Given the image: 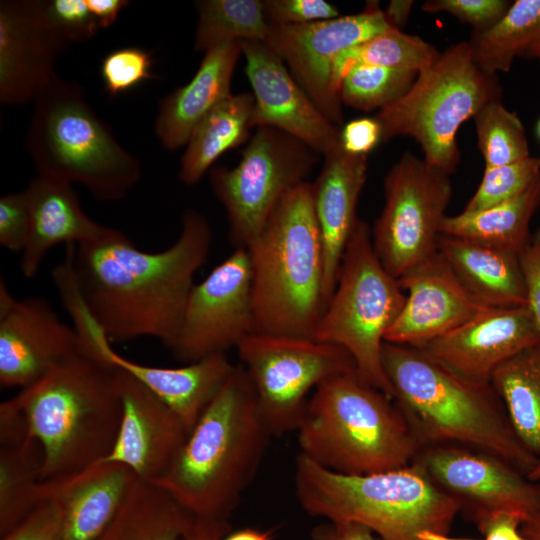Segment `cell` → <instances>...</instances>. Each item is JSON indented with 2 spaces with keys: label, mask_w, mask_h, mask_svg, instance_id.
I'll return each instance as SVG.
<instances>
[{
  "label": "cell",
  "mask_w": 540,
  "mask_h": 540,
  "mask_svg": "<svg viewBox=\"0 0 540 540\" xmlns=\"http://www.w3.org/2000/svg\"><path fill=\"white\" fill-rule=\"evenodd\" d=\"M382 142V130L377 120L362 117L348 122L340 129V145L352 155H366Z\"/></svg>",
  "instance_id": "cell-47"
},
{
  "label": "cell",
  "mask_w": 540,
  "mask_h": 540,
  "mask_svg": "<svg viewBox=\"0 0 540 540\" xmlns=\"http://www.w3.org/2000/svg\"><path fill=\"white\" fill-rule=\"evenodd\" d=\"M253 333L314 338L325 310L324 252L311 182L289 192L246 247Z\"/></svg>",
  "instance_id": "cell-5"
},
{
  "label": "cell",
  "mask_w": 540,
  "mask_h": 540,
  "mask_svg": "<svg viewBox=\"0 0 540 540\" xmlns=\"http://www.w3.org/2000/svg\"><path fill=\"white\" fill-rule=\"evenodd\" d=\"M25 149L38 175L79 183L103 202L123 199L141 177L139 160L97 116L83 87L57 74L33 102Z\"/></svg>",
  "instance_id": "cell-8"
},
{
  "label": "cell",
  "mask_w": 540,
  "mask_h": 540,
  "mask_svg": "<svg viewBox=\"0 0 540 540\" xmlns=\"http://www.w3.org/2000/svg\"><path fill=\"white\" fill-rule=\"evenodd\" d=\"M383 188L385 203L371 239L381 264L399 279L438 251L452 185L449 174L405 152Z\"/></svg>",
  "instance_id": "cell-13"
},
{
  "label": "cell",
  "mask_w": 540,
  "mask_h": 540,
  "mask_svg": "<svg viewBox=\"0 0 540 540\" xmlns=\"http://www.w3.org/2000/svg\"><path fill=\"white\" fill-rule=\"evenodd\" d=\"M117 378L121 422L103 460L122 464L138 480L154 483L169 471L189 431L172 408L130 374L118 369Z\"/></svg>",
  "instance_id": "cell-20"
},
{
  "label": "cell",
  "mask_w": 540,
  "mask_h": 540,
  "mask_svg": "<svg viewBox=\"0 0 540 540\" xmlns=\"http://www.w3.org/2000/svg\"><path fill=\"white\" fill-rule=\"evenodd\" d=\"M81 341L86 354L127 372L164 401L189 432L235 367L226 354L208 356L176 368L144 365L117 353L100 326Z\"/></svg>",
  "instance_id": "cell-23"
},
{
  "label": "cell",
  "mask_w": 540,
  "mask_h": 540,
  "mask_svg": "<svg viewBox=\"0 0 540 540\" xmlns=\"http://www.w3.org/2000/svg\"><path fill=\"white\" fill-rule=\"evenodd\" d=\"M418 537L420 540H483V539L451 537L449 534H442V533H437V532L429 531V530L422 531Z\"/></svg>",
  "instance_id": "cell-56"
},
{
  "label": "cell",
  "mask_w": 540,
  "mask_h": 540,
  "mask_svg": "<svg viewBox=\"0 0 540 540\" xmlns=\"http://www.w3.org/2000/svg\"><path fill=\"white\" fill-rule=\"evenodd\" d=\"M540 344L528 305L492 308L421 347L469 380L490 383L493 373L522 351Z\"/></svg>",
  "instance_id": "cell-22"
},
{
  "label": "cell",
  "mask_w": 540,
  "mask_h": 540,
  "mask_svg": "<svg viewBox=\"0 0 540 540\" xmlns=\"http://www.w3.org/2000/svg\"><path fill=\"white\" fill-rule=\"evenodd\" d=\"M490 383L524 447L540 457V344L502 364Z\"/></svg>",
  "instance_id": "cell-33"
},
{
  "label": "cell",
  "mask_w": 540,
  "mask_h": 540,
  "mask_svg": "<svg viewBox=\"0 0 540 540\" xmlns=\"http://www.w3.org/2000/svg\"><path fill=\"white\" fill-rule=\"evenodd\" d=\"M197 11L194 46L198 51L234 42L266 43L269 37L264 0H203L197 2Z\"/></svg>",
  "instance_id": "cell-35"
},
{
  "label": "cell",
  "mask_w": 540,
  "mask_h": 540,
  "mask_svg": "<svg viewBox=\"0 0 540 540\" xmlns=\"http://www.w3.org/2000/svg\"><path fill=\"white\" fill-rule=\"evenodd\" d=\"M391 29L378 2L369 1L356 14L302 25L271 26L266 44L281 57L320 112L340 127L342 102L332 87L336 57Z\"/></svg>",
  "instance_id": "cell-15"
},
{
  "label": "cell",
  "mask_w": 540,
  "mask_h": 540,
  "mask_svg": "<svg viewBox=\"0 0 540 540\" xmlns=\"http://www.w3.org/2000/svg\"><path fill=\"white\" fill-rule=\"evenodd\" d=\"M539 177V158L532 156L507 165L485 167L482 180L463 212L482 211L514 198Z\"/></svg>",
  "instance_id": "cell-39"
},
{
  "label": "cell",
  "mask_w": 540,
  "mask_h": 540,
  "mask_svg": "<svg viewBox=\"0 0 540 540\" xmlns=\"http://www.w3.org/2000/svg\"><path fill=\"white\" fill-rule=\"evenodd\" d=\"M271 437L252 381L241 364L235 365L169 471L152 484L195 519L230 521Z\"/></svg>",
  "instance_id": "cell-2"
},
{
  "label": "cell",
  "mask_w": 540,
  "mask_h": 540,
  "mask_svg": "<svg viewBox=\"0 0 540 540\" xmlns=\"http://www.w3.org/2000/svg\"><path fill=\"white\" fill-rule=\"evenodd\" d=\"M253 331L250 258L246 248H235L194 284L169 349L177 361L188 364L226 354Z\"/></svg>",
  "instance_id": "cell-14"
},
{
  "label": "cell",
  "mask_w": 540,
  "mask_h": 540,
  "mask_svg": "<svg viewBox=\"0 0 540 540\" xmlns=\"http://www.w3.org/2000/svg\"><path fill=\"white\" fill-rule=\"evenodd\" d=\"M294 485L307 514L361 524L381 540H420L424 530L449 534L462 509L414 462L355 476L329 471L298 454Z\"/></svg>",
  "instance_id": "cell-7"
},
{
  "label": "cell",
  "mask_w": 540,
  "mask_h": 540,
  "mask_svg": "<svg viewBox=\"0 0 540 540\" xmlns=\"http://www.w3.org/2000/svg\"><path fill=\"white\" fill-rule=\"evenodd\" d=\"M73 327L41 297L16 299L0 283V386L24 389L83 354Z\"/></svg>",
  "instance_id": "cell-17"
},
{
  "label": "cell",
  "mask_w": 540,
  "mask_h": 540,
  "mask_svg": "<svg viewBox=\"0 0 540 540\" xmlns=\"http://www.w3.org/2000/svg\"><path fill=\"white\" fill-rule=\"evenodd\" d=\"M368 172L366 155H352L341 145L324 154L312 198L324 252L323 293L328 304L348 241L358 222L357 204Z\"/></svg>",
  "instance_id": "cell-24"
},
{
  "label": "cell",
  "mask_w": 540,
  "mask_h": 540,
  "mask_svg": "<svg viewBox=\"0 0 540 540\" xmlns=\"http://www.w3.org/2000/svg\"><path fill=\"white\" fill-rule=\"evenodd\" d=\"M393 401L422 445H456L505 460L526 476L538 458L517 437L491 383L469 380L420 348L384 342Z\"/></svg>",
  "instance_id": "cell-3"
},
{
  "label": "cell",
  "mask_w": 540,
  "mask_h": 540,
  "mask_svg": "<svg viewBox=\"0 0 540 540\" xmlns=\"http://www.w3.org/2000/svg\"><path fill=\"white\" fill-rule=\"evenodd\" d=\"M195 518L158 486L137 478L96 540H180Z\"/></svg>",
  "instance_id": "cell-31"
},
{
  "label": "cell",
  "mask_w": 540,
  "mask_h": 540,
  "mask_svg": "<svg viewBox=\"0 0 540 540\" xmlns=\"http://www.w3.org/2000/svg\"><path fill=\"white\" fill-rule=\"evenodd\" d=\"M24 194L29 231L21 253L20 270L25 278H33L38 273L45 256L56 245L95 241L110 230L85 214L71 183L37 174Z\"/></svg>",
  "instance_id": "cell-26"
},
{
  "label": "cell",
  "mask_w": 540,
  "mask_h": 540,
  "mask_svg": "<svg viewBox=\"0 0 540 540\" xmlns=\"http://www.w3.org/2000/svg\"><path fill=\"white\" fill-rule=\"evenodd\" d=\"M43 454L32 436L0 445V536L26 518L42 501Z\"/></svg>",
  "instance_id": "cell-34"
},
{
  "label": "cell",
  "mask_w": 540,
  "mask_h": 540,
  "mask_svg": "<svg viewBox=\"0 0 540 540\" xmlns=\"http://www.w3.org/2000/svg\"><path fill=\"white\" fill-rule=\"evenodd\" d=\"M519 260L526 286L527 305L540 333V227L531 233Z\"/></svg>",
  "instance_id": "cell-46"
},
{
  "label": "cell",
  "mask_w": 540,
  "mask_h": 540,
  "mask_svg": "<svg viewBox=\"0 0 540 540\" xmlns=\"http://www.w3.org/2000/svg\"><path fill=\"white\" fill-rule=\"evenodd\" d=\"M536 135L538 137V139L540 140V117L536 123Z\"/></svg>",
  "instance_id": "cell-58"
},
{
  "label": "cell",
  "mask_w": 540,
  "mask_h": 540,
  "mask_svg": "<svg viewBox=\"0 0 540 540\" xmlns=\"http://www.w3.org/2000/svg\"><path fill=\"white\" fill-rule=\"evenodd\" d=\"M539 163H540V158H539Z\"/></svg>",
  "instance_id": "cell-59"
},
{
  "label": "cell",
  "mask_w": 540,
  "mask_h": 540,
  "mask_svg": "<svg viewBox=\"0 0 540 540\" xmlns=\"http://www.w3.org/2000/svg\"><path fill=\"white\" fill-rule=\"evenodd\" d=\"M231 530L230 521L195 519L180 540H222Z\"/></svg>",
  "instance_id": "cell-51"
},
{
  "label": "cell",
  "mask_w": 540,
  "mask_h": 540,
  "mask_svg": "<svg viewBox=\"0 0 540 540\" xmlns=\"http://www.w3.org/2000/svg\"><path fill=\"white\" fill-rule=\"evenodd\" d=\"M45 6L50 19L69 43L88 41L100 29L85 0H49L45 1Z\"/></svg>",
  "instance_id": "cell-42"
},
{
  "label": "cell",
  "mask_w": 540,
  "mask_h": 540,
  "mask_svg": "<svg viewBox=\"0 0 540 540\" xmlns=\"http://www.w3.org/2000/svg\"><path fill=\"white\" fill-rule=\"evenodd\" d=\"M483 540H528L520 531L523 519L504 511L479 512L472 515Z\"/></svg>",
  "instance_id": "cell-48"
},
{
  "label": "cell",
  "mask_w": 540,
  "mask_h": 540,
  "mask_svg": "<svg viewBox=\"0 0 540 540\" xmlns=\"http://www.w3.org/2000/svg\"><path fill=\"white\" fill-rule=\"evenodd\" d=\"M31 437L26 416L15 397L0 404V445L19 444Z\"/></svg>",
  "instance_id": "cell-49"
},
{
  "label": "cell",
  "mask_w": 540,
  "mask_h": 540,
  "mask_svg": "<svg viewBox=\"0 0 540 540\" xmlns=\"http://www.w3.org/2000/svg\"><path fill=\"white\" fill-rule=\"evenodd\" d=\"M29 231V211L24 191L0 198V244L12 252H23Z\"/></svg>",
  "instance_id": "cell-45"
},
{
  "label": "cell",
  "mask_w": 540,
  "mask_h": 540,
  "mask_svg": "<svg viewBox=\"0 0 540 540\" xmlns=\"http://www.w3.org/2000/svg\"><path fill=\"white\" fill-rule=\"evenodd\" d=\"M405 300L398 279L384 268L374 251L371 228L359 219L314 338L346 349L359 378L392 400L394 393L383 368L382 347L385 333Z\"/></svg>",
  "instance_id": "cell-10"
},
{
  "label": "cell",
  "mask_w": 540,
  "mask_h": 540,
  "mask_svg": "<svg viewBox=\"0 0 540 540\" xmlns=\"http://www.w3.org/2000/svg\"><path fill=\"white\" fill-rule=\"evenodd\" d=\"M473 118L485 167L507 165L531 156L522 121L501 100L488 103Z\"/></svg>",
  "instance_id": "cell-37"
},
{
  "label": "cell",
  "mask_w": 540,
  "mask_h": 540,
  "mask_svg": "<svg viewBox=\"0 0 540 540\" xmlns=\"http://www.w3.org/2000/svg\"><path fill=\"white\" fill-rule=\"evenodd\" d=\"M438 251L464 287L484 305L490 308L527 305L519 255L443 234L438 239Z\"/></svg>",
  "instance_id": "cell-28"
},
{
  "label": "cell",
  "mask_w": 540,
  "mask_h": 540,
  "mask_svg": "<svg viewBox=\"0 0 540 540\" xmlns=\"http://www.w3.org/2000/svg\"><path fill=\"white\" fill-rule=\"evenodd\" d=\"M296 433L300 455L343 475L409 466L422 448L394 401L356 371L317 386Z\"/></svg>",
  "instance_id": "cell-6"
},
{
  "label": "cell",
  "mask_w": 540,
  "mask_h": 540,
  "mask_svg": "<svg viewBox=\"0 0 540 540\" xmlns=\"http://www.w3.org/2000/svg\"><path fill=\"white\" fill-rule=\"evenodd\" d=\"M418 72L361 65L352 68L341 81L342 103L361 111L382 109L404 96Z\"/></svg>",
  "instance_id": "cell-38"
},
{
  "label": "cell",
  "mask_w": 540,
  "mask_h": 540,
  "mask_svg": "<svg viewBox=\"0 0 540 540\" xmlns=\"http://www.w3.org/2000/svg\"><path fill=\"white\" fill-rule=\"evenodd\" d=\"M398 281L406 300L385 342L421 347L492 309L464 287L439 251Z\"/></svg>",
  "instance_id": "cell-21"
},
{
  "label": "cell",
  "mask_w": 540,
  "mask_h": 540,
  "mask_svg": "<svg viewBox=\"0 0 540 540\" xmlns=\"http://www.w3.org/2000/svg\"><path fill=\"white\" fill-rule=\"evenodd\" d=\"M151 53L126 47L107 54L100 67L105 91L111 96L124 93L141 82L154 78Z\"/></svg>",
  "instance_id": "cell-40"
},
{
  "label": "cell",
  "mask_w": 540,
  "mask_h": 540,
  "mask_svg": "<svg viewBox=\"0 0 540 540\" xmlns=\"http://www.w3.org/2000/svg\"><path fill=\"white\" fill-rule=\"evenodd\" d=\"M471 516L504 511L523 521L540 511V482L495 455L456 445L422 447L413 461ZM412 462V463H413Z\"/></svg>",
  "instance_id": "cell-16"
},
{
  "label": "cell",
  "mask_w": 540,
  "mask_h": 540,
  "mask_svg": "<svg viewBox=\"0 0 540 540\" xmlns=\"http://www.w3.org/2000/svg\"><path fill=\"white\" fill-rule=\"evenodd\" d=\"M527 477L529 479L533 480V481H539L540 482V457L538 458V461H537L535 467L527 475Z\"/></svg>",
  "instance_id": "cell-57"
},
{
  "label": "cell",
  "mask_w": 540,
  "mask_h": 540,
  "mask_svg": "<svg viewBox=\"0 0 540 540\" xmlns=\"http://www.w3.org/2000/svg\"><path fill=\"white\" fill-rule=\"evenodd\" d=\"M253 89L251 126H269L302 141L318 154L340 145V128L316 107L281 57L266 43L241 42Z\"/></svg>",
  "instance_id": "cell-19"
},
{
  "label": "cell",
  "mask_w": 540,
  "mask_h": 540,
  "mask_svg": "<svg viewBox=\"0 0 540 540\" xmlns=\"http://www.w3.org/2000/svg\"><path fill=\"white\" fill-rule=\"evenodd\" d=\"M414 1L392 0L383 11L388 24L397 30H401L407 23Z\"/></svg>",
  "instance_id": "cell-53"
},
{
  "label": "cell",
  "mask_w": 540,
  "mask_h": 540,
  "mask_svg": "<svg viewBox=\"0 0 540 540\" xmlns=\"http://www.w3.org/2000/svg\"><path fill=\"white\" fill-rule=\"evenodd\" d=\"M520 531L528 540H540V511L525 519L521 523Z\"/></svg>",
  "instance_id": "cell-55"
},
{
  "label": "cell",
  "mask_w": 540,
  "mask_h": 540,
  "mask_svg": "<svg viewBox=\"0 0 540 540\" xmlns=\"http://www.w3.org/2000/svg\"><path fill=\"white\" fill-rule=\"evenodd\" d=\"M236 349L273 437L297 431L309 393L322 382L356 371L346 349L313 338L252 333Z\"/></svg>",
  "instance_id": "cell-12"
},
{
  "label": "cell",
  "mask_w": 540,
  "mask_h": 540,
  "mask_svg": "<svg viewBox=\"0 0 540 540\" xmlns=\"http://www.w3.org/2000/svg\"><path fill=\"white\" fill-rule=\"evenodd\" d=\"M497 74L482 69L468 41L453 44L420 71L409 91L374 116L382 141L397 136L413 138L424 160L451 175L460 151L456 136L460 126L485 105L501 100Z\"/></svg>",
  "instance_id": "cell-9"
},
{
  "label": "cell",
  "mask_w": 540,
  "mask_h": 540,
  "mask_svg": "<svg viewBox=\"0 0 540 540\" xmlns=\"http://www.w3.org/2000/svg\"><path fill=\"white\" fill-rule=\"evenodd\" d=\"M539 206L540 177L503 203L478 212L445 216L441 234L520 255L530 239V222Z\"/></svg>",
  "instance_id": "cell-30"
},
{
  "label": "cell",
  "mask_w": 540,
  "mask_h": 540,
  "mask_svg": "<svg viewBox=\"0 0 540 540\" xmlns=\"http://www.w3.org/2000/svg\"><path fill=\"white\" fill-rule=\"evenodd\" d=\"M212 239L205 216L187 210L177 239L161 251H142L113 228L98 240L74 245L79 293L109 341L150 337L169 348Z\"/></svg>",
  "instance_id": "cell-1"
},
{
  "label": "cell",
  "mask_w": 540,
  "mask_h": 540,
  "mask_svg": "<svg viewBox=\"0 0 540 540\" xmlns=\"http://www.w3.org/2000/svg\"><path fill=\"white\" fill-rule=\"evenodd\" d=\"M439 55L434 46L420 37L391 29L341 52L333 64L332 87L339 95L341 81L356 66H378L419 73Z\"/></svg>",
  "instance_id": "cell-36"
},
{
  "label": "cell",
  "mask_w": 540,
  "mask_h": 540,
  "mask_svg": "<svg viewBox=\"0 0 540 540\" xmlns=\"http://www.w3.org/2000/svg\"><path fill=\"white\" fill-rule=\"evenodd\" d=\"M253 106L252 93L231 94L200 121L180 160L182 183L197 184L222 154L249 140Z\"/></svg>",
  "instance_id": "cell-29"
},
{
  "label": "cell",
  "mask_w": 540,
  "mask_h": 540,
  "mask_svg": "<svg viewBox=\"0 0 540 540\" xmlns=\"http://www.w3.org/2000/svg\"><path fill=\"white\" fill-rule=\"evenodd\" d=\"M89 11L99 28H108L118 18L120 12L129 4L126 0H85Z\"/></svg>",
  "instance_id": "cell-52"
},
{
  "label": "cell",
  "mask_w": 540,
  "mask_h": 540,
  "mask_svg": "<svg viewBox=\"0 0 540 540\" xmlns=\"http://www.w3.org/2000/svg\"><path fill=\"white\" fill-rule=\"evenodd\" d=\"M241 54V42L206 51L191 80L161 100L155 133L165 149L186 145L200 121L232 94L231 80Z\"/></svg>",
  "instance_id": "cell-27"
},
{
  "label": "cell",
  "mask_w": 540,
  "mask_h": 540,
  "mask_svg": "<svg viewBox=\"0 0 540 540\" xmlns=\"http://www.w3.org/2000/svg\"><path fill=\"white\" fill-rule=\"evenodd\" d=\"M485 71L508 72L516 58L540 60V0L513 1L490 29L472 32L468 41Z\"/></svg>",
  "instance_id": "cell-32"
},
{
  "label": "cell",
  "mask_w": 540,
  "mask_h": 540,
  "mask_svg": "<svg viewBox=\"0 0 540 540\" xmlns=\"http://www.w3.org/2000/svg\"><path fill=\"white\" fill-rule=\"evenodd\" d=\"M222 540H272V535L269 531L244 528L229 532Z\"/></svg>",
  "instance_id": "cell-54"
},
{
  "label": "cell",
  "mask_w": 540,
  "mask_h": 540,
  "mask_svg": "<svg viewBox=\"0 0 540 540\" xmlns=\"http://www.w3.org/2000/svg\"><path fill=\"white\" fill-rule=\"evenodd\" d=\"M312 540H381L367 527L349 521H326L314 527Z\"/></svg>",
  "instance_id": "cell-50"
},
{
  "label": "cell",
  "mask_w": 540,
  "mask_h": 540,
  "mask_svg": "<svg viewBox=\"0 0 540 540\" xmlns=\"http://www.w3.org/2000/svg\"><path fill=\"white\" fill-rule=\"evenodd\" d=\"M135 479L126 466L101 460L42 481L41 499L52 498L61 506L62 540H96L117 515Z\"/></svg>",
  "instance_id": "cell-25"
},
{
  "label": "cell",
  "mask_w": 540,
  "mask_h": 540,
  "mask_svg": "<svg viewBox=\"0 0 540 540\" xmlns=\"http://www.w3.org/2000/svg\"><path fill=\"white\" fill-rule=\"evenodd\" d=\"M63 510L59 503L45 497L19 524L0 536V540H62Z\"/></svg>",
  "instance_id": "cell-43"
},
{
  "label": "cell",
  "mask_w": 540,
  "mask_h": 540,
  "mask_svg": "<svg viewBox=\"0 0 540 540\" xmlns=\"http://www.w3.org/2000/svg\"><path fill=\"white\" fill-rule=\"evenodd\" d=\"M318 161L319 154L302 141L276 128L260 126L237 166L211 169V189L225 208L231 244L246 248L281 200L308 181Z\"/></svg>",
  "instance_id": "cell-11"
},
{
  "label": "cell",
  "mask_w": 540,
  "mask_h": 540,
  "mask_svg": "<svg viewBox=\"0 0 540 540\" xmlns=\"http://www.w3.org/2000/svg\"><path fill=\"white\" fill-rule=\"evenodd\" d=\"M117 374L110 363L83 353L14 396L41 446L43 481L109 454L122 414Z\"/></svg>",
  "instance_id": "cell-4"
},
{
  "label": "cell",
  "mask_w": 540,
  "mask_h": 540,
  "mask_svg": "<svg viewBox=\"0 0 540 540\" xmlns=\"http://www.w3.org/2000/svg\"><path fill=\"white\" fill-rule=\"evenodd\" d=\"M508 0H427L422 10L428 13H448L461 22L470 24L473 32L493 27L508 11Z\"/></svg>",
  "instance_id": "cell-41"
},
{
  "label": "cell",
  "mask_w": 540,
  "mask_h": 540,
  "mask_svg": "<svg viewBox=\"0 0 540 540\" xmlns=\"http://www.w3.org/2000/svg\"><path fill=\"white\" fill-rule=\"evenodd\" d=\"M69 42L50 19L45 1L0 2V101L34 102L56 75L55 62Z\"/></svg>",
  "instance_id": "cell-18"
},
{
  "label": "cell",
  "mask_w": 540,
  "mask_h": 540,
  "mask_svg": "<svg viewBox=\"0 0 540 540\" xmlns=\"http://www.w3.org/2000/svg\"><path fill=\"white\" fill-rule=\"evenodd\" d=\"M271 26L302 25L340 16L339 10L324 0H264Z\"/></svg>",
  "instance_id": "cell-44"
}]
</instances>
